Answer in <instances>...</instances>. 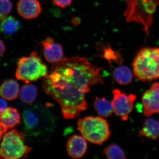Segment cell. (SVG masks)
<instances>
[{
  "label": "cell",
  "mask_w": 159,
  "mask_h": 159,
  "mask_svg": "<svg viewBox=\"0 0 159 159\" xmlns=\"http://www.w3.org/2000/svg\"><path fill=\"white\" fill-rule=\"evenodd\" d=\"M23 119L25 134L35 140H46L55 129V119L52 113L40 104H34L25 109Z\"/></svg>",
  "instance_id": "obj_2"
},
{
  "label": "cell",
  "mask_w": 159,
  "mask_h": 159,
  "mask_svg": "<svg viewBox=\"0 0 159 159\" xmlns=\"http://www.w3.org/2000/svg\"><path fill=\"white\" fill-rule=\"evenodd\" d=\"M112 93L113 98L111 103L114 113L120 117L122 121H127L133 110L136 95L134 94L127 95L118 89H114Z\"/></svg>",
  "instance_id": "obj_8"
},
{
  "label": "cell",
  "mask_w": 159,
  "mask_h": 159,
  "mask_svg": "<svg viewBox=\"0 0 159 159\" xmlns=\"http://www.w3.org/2000/svg\"><path fill=\"white\" fill-rule=\"evenodd\" d=\"M37 95L38 89L34 84H25L20 90V99L23 102L27 104L34 102Z\"/></svg>",
  "instance_id": "obj_19"
},
{
  "label": "cell",
  "mask_w": 159,
  "mask_h": 159,
  "mask_svg": "<svg viewBox=\"0 0 159 159\" xmlns=\"http://www.w3.org/2000/svg\"><path fill=\"white\" fill-rule=\"evenodd\" d=\"M8 131L7 129L5 128V127H3L2 125H0V141H1L2 139L3 135Z\"/></svg>",
  "instance_id": "obj_25"
},
{
  "label": "cell",
  "mask_w": 159,
  "mask_h": 159,
  "mask_svg": "<svg viewBox=\"0 0 159 159\" xmlns=\"http://www.w3.org/2000/svg\"><path fill=\"white\" fill-rule=\"evenodd\" d=\"M77 129L86 141L97 145H102L111 136L108 123L101 117L86 116L80 119Z\"/></svg>",
  "instance_id": "obj_5"
},
{
  "label": "cell",
  "mask_w": 159,
  "mask_h": 159,
  "mask_svg": "<svg viewBox=\"0 0 159 159\" xmlns=\"http://www.w3.org/2000/svg\"><path fill=\"white\" fill-rule=\"evenodd\" d=\"M20 122V115L17 109L7 107L0 115V125L7 129L14 128Z\"/></svg>",
  "instance_id": "obj_13"
},
{
  "label": "cell",
  "mask_w": 159,
  "mask_h": 159,
  "mask_svg": "<svg viewBox=\"0 0 159 159\" xmlns=\"http://www.w3.org/2000/svg\"><path fill=\"white\" fill-rule=\"evenodd\" d=\"M87 148L86 140L78 135H73L67 142V151L69 155L73 158H82L85 154Z\"/></svg>",
  "instance_id": "obj_11"
},
{
  "label": "cell",
  "mask_w": 159,
  "mask_h": 159,
  "mask_svg": "<svg viewBox=\"0 0 159 159\" xmlns=\"http://www.w3.org/2000/svg\"><path fill=\"white\" fill-rule=\"evenodd\" d=\"M102 70L84 57H64L43 77V91L59 103L64 118L74 119L87 108L85 96L91 88L104 84Z\"/></svg>",
  "instance_id": "obj_1"
},
{
  "label": "cell",
  "mask_w": 159,
  "mask_h": 159,
  "mask_svg": "<svg viewBox=\"0 0 159 159\" xmlns=\"http://www.w3.org/2000/svg\"><path fill=\"white\" fill-rule=\"evenodd\" d=\"M113 74L114 79L121 85H128L132 81V72L126 66H120L117 67L114 69Z\"/></svg>",
  "instance_id": "obj_17"
},
{
  "label": "cell",
  "mask_w": 159,
  "mask_h": 159,
  "mask_svg": "<svg viewBox=\"0 0 159 159\" xmlns=\"http://www.w3.org/2000/svg\"><path fill=\"white\" fill-rule=\"evenodd\" d=\"M42 44L43 56L48 62L54 64L64 58L62 46L55 43L53 39L51 37L47 38L42 42Z\"/></svg>",
  "instance_id": "obj_10"
},
{
  "label": "cell",
  "mask_w": 159,
  "mask_h": 159,
  "mask_svg": "<svg viewBox=\"0 0 159 159\" xmlns=\"http://www.w3.org/2000/svg\"><path fill=\"white\" fill-rule=\"evenodd\" d=\"M139 133L142 136L152 140L159 139V121L153 118H148Z\"/></svg>",
  "instance_id": "obj_15"
},
{
  "label": "cell",
  "mask_w": 159,
  "mask_h": 159,
  "mask_svg": "<svg viewBox=\"0 0 159 159\" xmlns=\"http://www.w3.org/2000/svg\"><path fill=\"white\" fill-rule=\"evenodd\" d=\"M48 74V67L35 51L29 57H20L17 62L16 77L26 83L36 81Z\"/></svg>",
  "instance_id": "obj_7"
},
{
  "label": "cell",
  "mask_w": 159,
  "mask_h": 159,
  "mask_svg": "<svg viewBox=\"0 0 159 159\" xmlns=\"http://www.w3.org/2000/svg\"><path fill=\"white\" fill-rule=\"evenodd\" d=\"M25 135L16 129L4 135L0 146V159L26 158L31 148L25 144Z\"/></svg>",
  "instance_id": "obj_6"
},
{
  "label": "cell",
  "mask_w": 159,
  "mask_h": 159,
  "mask_svg": "<svg viewBox=\"0 0 159 159\" xmlns=\"http://www.w3.org/2000/svg\"><path fill=\"white\" fill-rule=\"evenodd\" d=\"M0 20V31L6 35H12L20 28V23L13 16H6Z\"/></svg>",
  "instance_id": "obj_16"
},
{
  "label": "cell",
  "mask_w": 159,
  "mask_h": 159,
  "mask_svg": "<svg viewBox=\"0 0 159 159\" xmlns=\"http://www.w3.org/2000/svg\"><path fill=\"white\" fill-rule=\"evenodd\" d=\"M55 6L64 9L72 4L73 0H52Z\"/></svg>",
  "instance_id": "obj_22"
},
{
  "label": "cell",
  "mask_w": 159,
  "mask_h": 159,
  "mask_svg": "<svg viewBox=\"0 0 159 159\" xmlns=\"http://www.w3.org/2000/svg\"><path fill=\"white\" fill-rule=\"evenodd\" d=\"M126 8L123 16L127 23H139L143 26L145 39L153 25V15L159 6V0H125Z\"/></svg>",
  "instance_id": "obj_4"
},
{
  "label": "cell",
  "mask_w": 159,
  "mask_h": 159,
  "mask_svg": "<svg viewBox=\"0 0 159 159\" xmlns=\"http://www.w3.org/2000/svg\"><path fill=\"white\" fill-rule=\"evenodd\" d=\"M6 50V47L5 44L2 40L0 39V57L4 54Z\"/></svg>",
  "instance_id": "obj_24"
},
{
  "label": "cell",
  "mask_w": 159,
  "mask_h": 159,
  "mask_svg": "<svg viewBox=\"0 0 159 159\" xmlns=\"http://www.w3.org/2000/svg\"><path fill=\"white\" fill-rule=\"evenodd\" d=\"M8 104L3 98H0V115L7 108Z\"/></svg>",
  "instance_id": "obj_23"
},
{
  "label": "cell",
  "mask_w": 159,
  "mask_h": 159,
  "mask_svg": "<svg viewBox=\"0 0 159 159\" xmlns=\"http://www.w3.org/2000/svg\"><path fill=\"white\" fill-rule=\"evenodd\" d=\"M137 79L144 82L159 79V48L145 47L137 53L132 63Z\"/></svg>",
  "instance_id": "obj_3"
},
{
  "label": "cell",
  "mask_w": 159,
  "mask_h": 159,
  "mask_svg": "<svg viewBox=\"0 0 159 159\" xmlns=\"http://www.w3.org/2000/svg\"><path fill=\"white\" fill-rule=\"evenodd\" d=\"M103 153L109 159H127L122 148L115 143H112L106 147Z\"/></svg>",
  "instance_id": "obj_20"
},
{
  "label": "cell",
  "mask_w": 159,
  "mask_h": 159,
  "mask_svg": "<svg viewBox=\"0 0 159 159\" xmlns=\"http://www.w3.org/2000/svg\"><path fill=\"white\" fill-rule=\"evenodd\" d=\"M12 9V4L10 0H0V20L9 15Z\"/></svg>",
  "instance_id": "obj_21"
},
{
  "label": "cell",
  "mask_w": 159,
  "mask_h": 159,
  "mask_svg": "<svg viewBox=\"0 0 159 159\" xmlns=\"http://www.w3.org/2000/svg\"><path fill=\"white\" fill-rule=\"evenodd\" d=\"M19 93V84L15 80H5L0 85V96L6 100H14Z\"/></svg>",
  "instance_id": "obj_14"
},
{
  "label": "cell",
  "mask_w": 159,
  "mask_h": 159,
  "mask_svg": "<svg viewBox=\"0 0 159 159\" xmlns=\"http://www.w3.org/2000/svg\"><path fill=\"white\" fill-rule=\"evenodd\" d=\"M93 105L97 113L102 118L110 116L113 111L111 102L105 98L96 97Z\"/></svg>",
  "instance_id": "obj_18"
},
{
  "label": "cell",
  "mask_w": 159,
  "mask_h": 159,
  "mask_svg": "<svg viewBox=\"0 0 159 159\" xmlns=\"http://www.w3.org/2000/svg\"><path fill=\"white\" fill-rule=\"evenodd\" d=\"M142 102L144 116L147 117L159 113V82L154 83L143 94Z\"/></svg>",
  "instance_id": "obj_9"
},
{
  "label": "cell",
  "mask_w": 159,
  "mask_h": 159,
  "mask_svg": "<svg viewBox=\"0 0 159 159\" xmlns=\"http://www.w3.org/2000/svg\"><path fill=\"white\" fill-rule=\"evenodd\" d=\"M17 9L22 17L31 20L39 15L42 11V7L38 0H19Z\"/></svg>",
  "instance_id": "obj_12"
}]
</instances>
